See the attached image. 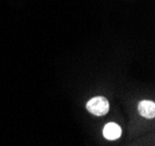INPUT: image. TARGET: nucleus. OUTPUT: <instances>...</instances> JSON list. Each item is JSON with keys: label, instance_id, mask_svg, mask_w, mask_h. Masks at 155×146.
<instances>
[{"label": "nucleus", "instance_id": "obj_2", "mask_svg": "<svg viewBox=\"0 0 155 146\" xmlns=\"http://www.w3.org/2000/svg\"><path fill=\"white\" fill-rule=\"evenodd\" d=\"M103 136L108 140L118 139L122 136V129L116 123H108L103 129Z\"/></svg>", "mask_w": 155, "mask_h": 146}, {"label": "nucleus", "instance_id": "obj_1", "mask_svg": "<svg viewBox=\"0 0 155 146\" xmlns=\"http://www.w3.org/2000/svg\"><path fill=\"white\" fill-rule=\"evenodd\" d=\"M87 110L93 115L103 116L109 111V102L103 96L93 97L87 102Z\"/></svg>", "mask_w": 155, "mask_h": 146}, {"label": "nucleus", "instance_id": "obj_3", "mask_svg": "<svg viewBox=\"0 0 155 146\" xmlns=\"http://www.w3.org/2000/svg\"><path fill=\"white\" fill-rule=\"evenodd\" d=\"M139 114L146 118H153L155 116V103L153 101L143 100L138 106Z\"/></svg>", "mask_w": 155, "mask_h": 146}]
</instances>
